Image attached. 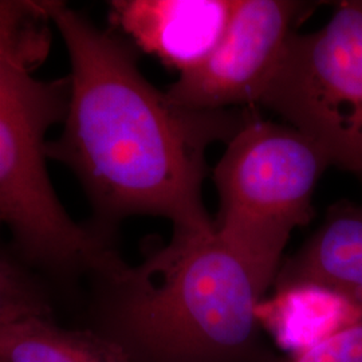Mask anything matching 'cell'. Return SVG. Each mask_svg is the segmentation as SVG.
<instances>
[{"mask_svg": "<svg viewBox=\"0 0 362 362\" xmlns=\"http://www.w3.org/2000/svg\"><path fill=\"white\" fill-rule=\"evenodd\" d=\"M70 58L64 132L47 158L71 169L101 221L160 216L175 233L215 231L203 203L206 152L252 115L192 110L148 82L129 46L64 1H46Z\"/></svg>", "mask_w": 362, "mask_h": 362, "instance_id": "cell-1", "label": "cell"}, {"mask_svg": "<svg viewBox=\"0 0 362 362\" xmlns=\"http://www.w3.org/2000/svg\"><path fill=\"white\" fill-rule=\"evenodd\" d=\"M97 279L91 329L134 362H282L258 321L269 287L215 231H173L143 263Z\"/></svg>", "mask_w": 362, "mask_h": 362, "instance_id": "cell-2", "label": "cell"}, {"mask_svg": "<svg viewBox=\"0 0 362 362\" xmlns=\"http://www.w3.org/2000/svg\"><path fill=\"white\" fill-rule=\"evenodd\" d=\"M46 1L0 0V218L33 263L59 274L109 272L118 254L107 238L69 218L46 168V134L64 122L69 78L37 69L52 46Z\"/></svg>", "mask_w": 362, "mask_h": 362, "instance_id": "cell-3", "label": "cell"}, {"mask_svg": "<svg viewBox=\"0 0 362 362\" xmlns=\"http://www.w3.org/2000/svg\"><path fill=\"white\" fill-rule=\"evenodd\" d=\"M329 167L324 152L287 124L254 116L227 141L212 175L215 233L267 287L291 233L313 219V194Z\"/></svg>", "mask_w": 362, "mask_h": 362, "instance_id": "cell-4", "label": "cell"}, {"mask_svg": "<svg viewBox=\"0 0 362 362\" xmlns=\"http://www.w3.org/2000/svg\"><path fill=\"white\" fill-rule=\"evenodd\" d=\"M362 181V0H344L325 26L294 33L258 101Z\"/></svg>", "mask_w": 362, "mask_h": 362, "instance_id": "cell-5", "label": "cell"}, {"mask_svg": "<svg viewBox=\"0 0 362 362\" xmlns=\"http://www.w3.org/2000/svg\"><path fill=\"white\" fill-rule=\"evenodd\" d=\"M315 3L235 0L233 16L218 47L165 91L192 110H230L258 104L286 42Z\"/></svg>", "mask_w": 362, "mask_h": 362, "instance_id": "cell-6", "label": "cell"}, {"mask_svg": "<svg viewBox=\"0 0 362 362\" xmlns=\"http://www.w3.org/2000/svg\"><path fill=\"white\" fill-rule=\"evenodd\" d=\"M235 0H115L113 26L179 76L202 65L218 47Z\"/></svg>", "mask_w": 362, "mask_h": 362, "instance_id": "cell-7", "label": "cell"}, {"mask_svg": "<svg viewBox=\"0 0 362 362\" xmlns=\"http://www.w3.org/2000/svg\"><path fill=\"white\" fill-rule=\"evenodd\" d=\"M311 284L345 299L362 313V206L339 202L324 223L287 259L274 286Z\"/></svg>", "mask_w": 362, "mask_h": 362, "instance_id": "cell-8", "label": "cell"}, {"mask_svg": "<svg viewBox=\"0 0 362 362\" xmlns=\"http://www.w3.org/2000/svg\"><path fill=\"white\" fill-rule=\"evenodd\" d=\"M0 362H134L94 329H67L52 318H30L0 330Z\"/></svg>", "mask_w": 362, "mask_h": 362, "instance_id": "cell-9", "label": "cell"}, {"mask_svg": "<svg viewBox=\"0 0 362 362\" xmlns=\"http://www.w3.org/2000/svg\"><path fill=\"white\" fill-rule=\"evenodd\" d=\"M38 317L52 318L47 298L26 274L0 257V330Z\"/></svg>", "mask_w": 362, "mask_h": 362, "instance_id": "cell-10", "label": "cell"}, {"mask_svg": "<svg viewBox=\"0 0 362 362\" xmlns=\"http://www.w3.org/2000/svg\"><path fill=\"white\" fill-rule=\"evenodd\" d=\"M282 362H362V317Z\"/></svg>", "mask_w": 362, "mask_h": 362, "instance_id": "cell-11", "label": "cell"}, {"mask_svg": "<svg viewBox=\"0 0 362 362\" xmlns=\"http://www.w3.org/2000/svg\"><path fill=\"white\" fill-rule=\"evenodd\" d=\"M0 224H3V221H1V218H0Z\"/></svg>", "mask_w": 362, "mask_h": 362, "instance_id": "cell-12", "label": "cell"}]
</instances>
